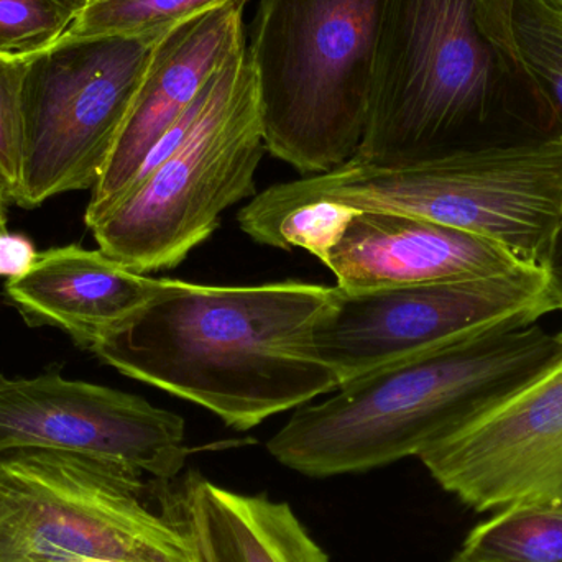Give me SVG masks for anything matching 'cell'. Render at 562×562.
I'll return each instance as SVG.
<instances>
[{
  "label": "cell",
  "instance_id": "12",
  "mask_svg": "<svg viewBox=\"0 0 562 562\" xmlns=\"http://www.w3.org/2000/svg\"><path fill=\"white\" fill-rule=\"evenodd\" d=\"M249 0H234L175 26L155 48L114 151L86 207L91 229L134 180L145 158L247 42Z\"/></svg>",
  "mask_w": 562,
  "mask_h": 562
},
{
  "label": "cell",
  "instance_id": "14",
  "mask_svg": "<svg viewBox=\"0 0 562 562\" xmlns=\"http://www.w3.org/2000/svg\"><path fill=\"white\" fill-rule=\"evenodd\" d=\"M158 279L132 272L101 250L66 246L45 250L5 296L30 326L65 330L82 349L147 303Z\"/></svg>",
  "mask_w": 562,
  "mask_h": 562
},
{
  "label": "cell",
  "instance_id": "11",
  "mask_svg": "<svg viewBox=\"0 0 562 562\" xmlns=\"http://www.w3.org/2000/svg\"><path fill=\"white\" fill-rule=\"evenodd\" d=\"M562 342V330H560ZM436 484L477 514L562 501V347L530 382L418 456Z\"/></svg>",
  "mask_w": 562,
  "mask_h": 562
},
{
  "label": "cell",
  "instance_id": "8",
  "mask_svg": "<svg viewBox=\"0 0 562 562\" xmlns=\"http://www.w3.org/2000/svg\"><path fill=\"white\" fill-rule=\"evenodd\" d=\"M168 32L63 36L26 58L13 204L33 210L58 194L95 187Z\"/></svg>",
  "mask_w": 562,
  "mask_h": 562
},
{
  "label": "cell",
  "instance_id": "4",
  "mask_svg": "<svg viewBox=\"0 0 562 562\" xmlns=\"http://www.w3.org/2000/svg\"><path fill=\"white\" fill-rule=\"evenodd\" d=\"M307 203L422 217L487 237L544 269L562 211V137L495 142L403 164L352 158L327 173L273 184L239 213Z\"/></svg>",
  "mask_w": 562,
  "mask_h": 562
},
{
  "label": "cell",
  "instance_id": "16",
  "mask_svg": "<svg viewBox=\"0 0 562 562\" xmlns=\"http://www.w3.org/2000/svg\"><path fill=\"white\" fill-rule=\"evenodd\" d=\"M477 19L533 82L562 134V12L544 0H477Z\"/></svg>",
  "mask_w": 562,
  "mask_h": 562
},
{
  "label": "cell",
  "instance_id": "23",
  "mask_svg": "<svg viewBox=\"0 0 562 562\" xmlns=\"http://www.w3.org/2000/svg\"><path fill=\"white\" fill-rule=\"evenodd\" d=\"M544 270H547L548 283H550L551 296L557 301L558 310L562 311V211L560 223H558L553 240H551L547 262H544Z\"/></svg>",
  "mask_w": 562,
  "mask_h": 562
},
{
  "label": "cell",
  "instance_id": "24",
  "mask_svg": "<svg viewBox=\"0 0 562 562\" xmlns=\"http://www.w3.org/2000/svg\"><path fill=\"white\" fill-rule=\"evenodd\" d=\"M52 2L58 3L63 9L69 10V12L78 16L79 13L85 12L86 7L89 5L91 0H52Z\"/></svg>",
  "mask_w": 562,
  "mask_h": 562
},
{
  "label": "cell",
  "instance_id": "10",
  "mask_svg": "<svg viewBox=\"0 0 562 562\" xmlns=\"http://www.w3.org/2000/svg\"><path fill=\"white\" fill-rule=\"evenodd\" d=\"M49 449L175 481L187 464L184 419L147 400L59 373L0 375V454Z\"/></svg>",
  "mask_w": 562,
  "mask_h": 562
},
{
  "label": "cell",
  "instance_id": "7",
  "mask_svg": "<svg viewBox=\"0 0 562 562\" xmlns=\"http://www.w3.org/2000/svg\"><path fill=\"white\" fill-rule=\"evenodd\" d=\"M144 474L49 449L0 454V562H196Z\"/></svg>",
  "mask_w": 562,
  "mask_h": 562
},
{
  "label": "cell",
  "instance_id": "5",
  "mask_svg": "<svg viewBox=\"0 0 562 562\" xmlns=\"http://www.w3.org/2000/svg\"><path fill=\"white\" fill-rule=\"evenodd\" d=\"M389 0H259L249 45L267 151L313 177L356 157Z\"/></svg>",
  "mask_w": 562,
  "mask_h": 562
},
{
  "label": "cell",
  "instance_id": "20",
  "mask_svg": "<svg viewBox=\"0 0 562 562\" xmlns=\"http://www.w3.org/2000/svg\"><path fill=\"white\" fill-rule=\"evenodd\" d=\"M158 502L164 517L187 538L196 562H231L214 528L200 472H188L177 484L165 487Z\"/></svg>",
  "mask_w": 562,
  "mask_h": 562
},
{
  "label": "cell",
  "instance_id": "1",
  "mask_svg": "<svg viewBox=\"0 0 562 562\" xmlns=\"http://www.w3.org/2000/svg\"><path fill=\"white\" fill-rule=\"evenodd\" d=\"M333 288L158 280L91 352L125 376L206 408L236 431L339 389L313 333Z\"/></svg>",
  "mask_w": 562,
  "mask_h": 562
},
{
  "label": "cell",
  "instance_id": "6",
  "mask_svg": "<svg viewBox=\"0 0 562 562\" xmlns=\"http://www.w3.org/2000/svg\"><path fill=\"white\" fill-rule=\"evenodd\" d=\"M259 85L247 42L207 82L177 148L138 178L91 227L99 250L132 272L173 270L257 194L266 154Z\"/></svg>",
  "mask_w": 562,
  "mask_h": 562
},
{
  "label": "cell",
  "instance_id": "2",
  "mask_svg": "<svg viewBox=\"0 0 562 562\" xmlns=\"http://www.w3.org/2000/svg\"><path fill=\"white\" fill-rule=\"evenodd\" d=\"M561 135L528 76L481 29L477 0H389L353 160L403 164Z\"/></svg>",
  "mask_w": 562,
  "mask_h": 562
},
{
  "label": "cell",
  "instance_id": "25",
  "mask_svg": "<svg viewBox=\"0 0 562 562\" xmlns=\"http://www.w3.org/2000/svg\"><path fill=\"white\" fill-rule=\"evenodd\" d=\"M5 203H3L2 198H0V234L7 233V220H5Z\"/></svg>",
  "mask_w": 562,
  "mask_h": 562
},
{
  "label": "cell",
  "instance_id": "13",
  "mask_svg": "<svg viewBox=\"0 0 562 562\" xmlns=\"http://www.w3.org/2000/svg\"><path fill=\"white\" fill-rule=\"evenodd\" d=\"M321 263L346 291L487 279L527 267L487 237L386 211H356Z\"/></svg>",
  "mask_w": 562,
  "mask_h": 562
},
{
  "label": "cell",
  "instance_id": "9",
  "mask_svg": "<svg viewBox=\"0 0 562 562\" xmlns=\"http://www.w3.org/2000/svg\"><path fill=\"white\" fill-rule=\"evenodd\" d=\"M554 311L560 310L541 267L372 291L333 286L314 326V349L342 386L438 347L540 323Z\"/></svg>",
  "mask_w": 562,
  "mask_h": 562
},
{
  "label": "cell",
  "instance_id": "17",
  "mask_svg": "<svg viewBox=\"0 0 562 562\" xmlns=\"http://www.w3.org/2000/svg\"><path fill=\"white\" fill-rule=\"evenodd\" d=\"M456 562H562V501H535L494 512L472 528Z\"/></svg>",
  "mask_w": 562,
  "mask_h": 562
},
{
  "label": "cell",
  "instance_id": "15",
  "mask_svg": "<svg viewBox=\"0 0 562 562\" xmlns=\"http://www.w3.org/2000/svg\"><path fill=\"white\" fill-rule=\"evenodd\" d=\"M203 494L231 562H329L284 502L237 494L206 477Z\"/></svg>",
  "mask_w": 562,
  "mask_h": 562
},
{
  "label": "cell",
  "instance_id": "21",
  "mask_svg": "<svg viewBox=\"0 0 562 562\" xmlns=\"http://www.w3.org/2000/svg\"><path fill=\"white\" fill-rule=\"evenodd\" d=\"M26 58L0 56V198L13 204L22 160V82Z\"/></svg>",
  "mask_w": 562,
  "mask_h": 562
},
{
  "label": "cell",
  "instance_id": "18",
  "mask_svg": "<svg viewBox=\"0 0 562 562\" xmlns=\"http://www.w3.org/2000/svg\"><path fill=\"white\" fill-rule=\"evenodd\" d=\"M234 0H91L65 36L140 35L171 30Z\"/></svg>",
  "mask_w": 562,
  "mask_h": 562
},
{
  "label": "cell",
  "instance_id": "28",
  "mask_svg": "<svg viewBox=\"0 0 562 562\" xmlns=\"http://www.w3.org/2000/svg\"><path fill=\"white\" fill-rule=\"evenodd\" d=\"M451 562H456V561H452V560H451Z\"/></svg>",
  "mask_w": 562,
  "mask_h": 562
},
{
  "label": "cell",
  "instance_id": "22",
  "mask_svg": "<svg viewBox=\"0 0 562 562\" xmlns=\"http://www.w3.org/2000/svg\"><path fill=\"white\" fill-rule=\"evenodd\" d=\"M36 256L38 254L25 237L0 234V276L9 279L22 276L35 262Z\"/></svg>",
  "mask_w": 562,
  "mask_h": 562
},
{
  "label": "cell",
  "instance_id": "26",
  "mask_svg": "<svg viewBox=\"0 0 562 562\" xmlns=\"http://www.w3.org/2000/svg\"><path fill=\"white\" fill-rule=\"evenodd\" d=\"M544 2L550 3L551 7L562 12V0H544Z\"/></svg>",
  "mask_w": 562,
  "mask_h": 562
},
{
  "label": "cell",
  "instance_id": "27",
  "mask_svg": "<svg viewBox=\"0 0 562 562\" xmlns=\"http://www.w3.org/2000/svg\"><path fill=\"white\" fill-rule=\"evenodd\" d=\"M94 562H102V561H94Z\"/></svg>",
  "mask_w": 562,
  "mask_h": 562
},
{
  "label": "cell",
  "instance_id": "3",
  "mask_svg": "<svg viewBox=\"0 0 562 562\" xmlns=\"http://www.w3.org/2000/svg\"><path fill=\"white\" fill-rule=\"evenodd\" d=\"M560 333L521 324L390 363L294 409L267 442L284 468L326 479L362 474L423 451L561 352Z\"/></svg>",
  "mask_w": 562,
  "mask_h": 562
},
{
  "label": "cell",
  "instance_id": "19",
  "mask_svg": "<svg viewBox=\"0 0 562 562\" xmlns=\"http://www.w3.org/2000/svg\"><path fill=\"white\" fill-rule=\"evenodd\" d=\"M75 20L52 0H0V56L30 58L59 42Z\"/></svg>",
  "mask_w": 562,
  "mask_h": 562
}]
</instances>
